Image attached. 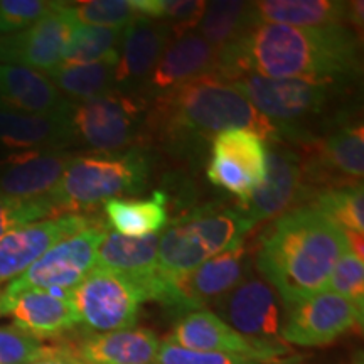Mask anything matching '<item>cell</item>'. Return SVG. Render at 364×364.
<instances>
[{
  "mask_svg": "<svg viewBox=\"0 0 364 364\" xmlns=\"http://www.w3.org/2000/svg\"><path fill=\"white\" fill-rule=\"evenodd\" d=\"M358 31L344 24L292 27L257 22L235 43L218 49V76L252 73L265 78L334 85L361 71Z\"/></svg>",
  "mask_w": 364,
  "mask_h": 364,
  "instance_id": "6da1fadb",
  "label": "cell"
},
{
  "mask_svg": "<svg viewBox=\"0 0 364 364\" xmlns=\"http://www.w3.org/2000/svg\"><path fill=\"white\" fill-rule=\"evenodd\" d=\"M349 250L346 231L311 204L282 215L262 236L257 267L285 306L327 290L336 263Z\"/></svg>",
  "mask_w": 364,
  "mask_h": 364,
  "instance_id": "7a4b0ae2",
  "label": "cell"
},
{
  "mask_svg": "<svg viewBox=\"0 0 364 364\" xmlns=\"http://www.w3.org/2000/svg\"><path fill=\"white\" fill-rule=\"evenodd\" d=\"M154 122L164 134L181 139L243 129L279 142L282 130L263 117L233 85L216 76L191 81L156 97Z\"/></svg>",
  "mask_w": 364,
  "mask_h": 364,
  "instance_id": "3957f363",
  "label": "cell"
},
{
  "mask_svg": "<svg viewBox=\"0 0 364 364\" xmlns=\"http://www.w3.org/2000/svg\"><path fill=\"white\" fill-rule=\"evenodd\" d=\"M150 159L140 147L120 154L73 159L68 169L48 198L61 213L81 211L135 194L147 184Z\"/></svg>",
  "mask_w": 364,
  "mask_h": 364,
  "instance_id": "277c9868",
  "label": "cell"
},
{
  "mask_svg": "<svg viewBox=\"0 0 364 364\" xmlns=\"http://www.w3.org/2000/svg\"><path fill=\"white\" fill-rule=\"evenodd\" d=\"M253 226L236 209L204 206L181 218L161 235L159 270L179 279L216 255L243 243Z\"/></svg>",
  "mask_w": 364,
  "mask_h": 364,
  "instance_id": "5b68a950",
  "label": "cell"
},
{
  "mask_svg": "<svg viewBox=\"0 0 364 364\" xmlns=\"http://www.w3.org/2000/svg\"><path fill=\"white\" fill-rule=\"evenodd\" d=\"M71 302L78 324L93 332H115L135 327L145 297L125 275L95 267L71 290Z\"/></svg>",
  "mask_w": 364,
  "mask_h": 364,
  "instance_id": "8992f818",
  "label": "cell"
},
{
  "mask_svg": "<svg viewBox=\"0 0 364 364\" xmlns=\"http://www.w3.org/2000/svg\"><path fill=\"white\" fill-rule=\"evenodd\" d=\"M285 134L290 125L324 112L331 98V83L307 80L265 78L243 73L225 80Z\"/></svg>",
  "mask_w": 364,
  "mask_h": 364,
  "instance_id": "52a82bcc",
  "label": "cell"
},
{
  "mask_svg": "<svg viewBox=\"0 0 364 364\" xmlns=\"http://www.w3.org/2000/svg\"><path fill=\"white\" fill-rule=\"evenodd\" d=\"M107 231V226L97 221L58 241L21 277L12 280L4 294L14 295L29 289L71 292L97 267L98 247Z\"/></svg>",
  "mask_w": 364,
  "mask_h": 364,
  "instance_id": "ba28073f",
  "label": "cell"
},
{
  "mask_svg": "<svg viewBox=\"0 0 364 364\" xmlns=\"http://www.w3.org/2000/svg\"><path fill=\"white\" fill-rule=\"evenodd\" d=\"M364 307L353 300L324 290L292 306H287L280 336L295 346H327L354 327L363 326Z\"/></svg>",
  "mask_w": 364,
  "mask_h": 364,
  "instance_id": "9c48e42d",
  "label": "cell"
},
{
  "mask_svg": "<svg viewBox=\"0 0 364 364\" xmlns=\"http://www.w3.org/2000/svg\"><path fill=\"white\" fill-rule=\"evenodd\" d=\"M268 150L265 140L243 129H231L215 135L208 179L213 186L247 199L267 177Z\"/></svg>",
  "mask_w": 364,
  "mask_h": 364,
  "instance_id": "30bf717a",
  "label": "cell"
},
{
  "mask_svg": "<svg viewBox=\"0 0 364 364\" xmlns=\"http://www.w3.org/2000/svg\"><path fill=\"white\" fill-rule=\"evenodd\" d=\"M250 257L243 243L216 255L211 260L194 268L179 279H171L169 292L164 307L177 314L203 311L209 304H216L247 279Z\"/></svg>",
  "mask_w": 364,
  "mask_h": 364,
  "instance_id": "8fae6325",
  "label": "cell"
},
{
  "mask_svg": "<svg viewBox=\"0 0 364 364\" xmlns=\"http://www.w3.org/2000/svg\"><path fill=\"white\" fill-rule=\"evenodd\" d=\"M140 107L134 100L110 91L103 97L75 103L71 112L76 140L102 152H120L140 132Z\"/></svg>",
  "mask_w": 364,
  "mask_h": 364,
  "instance_id": "7c38bea8",
  "label": "cell"
},
{
  "mask_svg": "<svg viewBox=\"0 0 364 364\" xmlns=\"http://www.w3.org/2000/svg\"><path fill=\"white\" fill-rule=\"evenodd\" d=\"M75 24L70 4L56 2L51 11L33 26L0 38V63L31 68L48 75L63 63V54Z\"/></svg>",
  "mask_w": 364,
  "mask_h": 364,
  "instance_id": "4fadbf2b",
  "label": "cell"
},
{
  "mask_svg": "<svg viewBox=\"0 0 364 364\" xmlns=\"http://www.w3.org/2000/svg\"><path fill=\"white\" fill-rule=\"evenodd\" d=\"M169 341L193 351L240 354L258 359L263 364H279L280 356L289 354V349L282 343L247 338L206 309L182 316Z\"/></svg>",
  "mask_w": 364,
  "mask_h": 364,
  "instance_id": "5bb4252c",
  "label": "cell"
},
{
  "mask_svg": "<svg viewBox=\"0 0 364 364\" xmlns=\"http://www.w3.org/2000/svg\"><path fill=\"white\" fill-rule=\"evenodd\" d=\"M97 223L90 216L65 213L31 223L0 238V284L16 280L58 241Z\"/></svg>",
  "mask_w": 364,
  "mask_h": 364,
  "instance_id": "9a60e30c",
  "label": "cell"
},
{
  "mask_svg": "<svg viewBox=\"0 0 364 364\" xmlns=\"http://www.w3.org/2000/svg\"><path fill=\"white\" fill-rule=\"evenodd\" d=\"M216 316L236 332L252 339L280 343V309L270 284L247 277L215 304Z\"/></svg>",
  "mask_w": 364,
  "mask_h": 364,
  "instance_id": "2e32d148",
  "label": "cell"
},
{
  "mask_svg": "<svg viewBox=\"0 0 364 364\" xmlns=\"http://www.w3.org/2000/svg\"><path fill=\"white\" fill-rule=\"evenodd\" d=\"M0 316H11L14 326L39 341L58 338L78 324L71 292L65 290L29 289L4 294Z\"/></svg>",
  "mask_w": 364,
  "mask_h": 364,
  "instance_id": "e0dca14e",
  "label": "cell"
},
{
  "mask_svg": "<svg viewBox=\"0 0 364 364\" xmlns=\"http://www.w3.org/2000/svg\"><path fill=\"white\" fill-rule=\"evenodd\" d=\"M302 198V166L299 157L287 149H272L268 152L265 181L238 203L250 225L273 220L284 215L297 199Z\"/></svg>",
  "mask_w": 364,
  "mask_h": 364,
  "instance_id": "ac0fdd59",
  "label": "cell"
},
{
  "mask_svg": "<svg viewBox=\"0 0 364 364\" xmlns=\"http://www.w3.org/2000/svg\"><path fill=\"white\" fill-rule=\"evenodd\" d=\"M75 157L66 150L14 154L0 162V196L21 201L46 198Z\"/></svg>",
  "mask_w": 364,
  "mask_h": 364,
  "instance_id": "d6986e66",
  "label": "cell"
},
{
  "mask_svg": "<svg viewBox=\"0 0 364 364\" xmlns=\"http://www.w3.org/2000/svg\"><path fill=\"white\" fill-rule=\"evenodd\" d=\"M159 235L129 238L107 231L98 247L97 267L122 273L142 290L145 302L156 300L162 275L159 272Z\"/></svg>",
  "mask_w": 364,
  "mask_h": 364,
  "instance_id": "ffe728a7",
  "label": "cell"
},
{
  "mask_svg": "<svg viewBox=\"0 0 364 364\" xmlns=\"http://www.w3.org/2000/svg\"><path fill=\"white\" fill-rule=\"evenodd\" d=\"M172 34L166 22L136 14L122 34L115 83L134 86L149 81L159 59L171 44Z\"/></svg>",
  "mask_w": 364,
  "mask_h": 364,
  "instance_id": "44dd1931",
  "label": "cell"
},
{
  "mask_svg": "<svg viewBox=\"0 0 364 364\" xmlns=\"http://www.w3.org/2000/svg\"><path fill=\"white\" fill-rule=\"evenodd\" d=\"M208 76H218V49L191 31L167 46L150 75L149 86L161 95Z\"/></svg>",
  "mask_w": 364,
  "mask_h": 364,
  "instance_id": "7402d4cb",
  "label": "cell"
},
{
  "mask_svg": "<svg viewBox=\"0 0 364 364\" xmlns=\"http://www.w3.org/2000/svg\"><path fill=\"white\" fill-rule=\"evenodd\" d=\"M73 105L44 73L0 63V110L53 115L71 112Z\"/></svg>",
  "mask_w": 364,
  "mask_h": 364,
  "instance_id": "603a6c76",
  "label": "cell"
},
{
  "mask_svg": "<svg viewBox=\"0 0 364 364\" xmlns=\"http://www.w3.org/2000/svg\"><path fill=\"white\" fill-rule=\"evenodd\" d=\"M258 22L292 27L344 24L358 31L363 26V2L339 0H262L253 2Z\"/></svg>",
  "mask_w": 364,
  "mask_h": 364,
  "instance_id": "cb8c5ba5",
  "label": "cell"
},
{
  "mask_svg": "<svg viewBox=\"0 0 364 364\" xmlns=\"http://www.w3.org/2000/svg\"><path fill=\"white\" fill-rule=\"evenodd\" d=\"M71 112L33 115L0 110V145L9 149L63 150L76 140Z\"/></svg>",
  "mask_w": 364,
  "mask_h": 364,
  "instance_id": "d4e9b609",
  "label": "cell"
},
{
  "mask_svg": "<svg viewBox=\"0 0 364 364\" xmlns=\"http://www.w3.org/2000/svg\"><path fill=\"white\" fill-rule=\"evenodd\" d=\"M159 339L149 329L91 332L76 349V356L88 364H152L159 353Z\"/></svg>",
  "mask_w": 364,
  "mask_h": 364,
  "instance_id": "484cf974",
  "label": "cell"
},
{
  "mask_svg": "<svg viewBox=\"0 0 364 364\" xmlns=\"http://www.w3.org/2000/svg\"><path fill=\"white\" fill-rule=\"evenodd\" d=\"M309 172L317 181H359L364 174L363 127H341L318 145Z\"/></svg>",
  "mask_w": 364,
  "mask_h": 364,
  "instance_id": "4316f807",
  "label": "cell"
},
{
  "mask_svg": "<svg viewBox=\"0 0 364 364\" xmlns=\"http://www.w3.org/2000/svg\"><path fill=\"white\" fill-rule=\"evenodd\" d=\"M105 211L115 233L129 238L157 235L169 221L167 196L162 191L147 199H110L105 203Z\"/></svg>",
  "mask_w": 364,
  "mask_h": 364,
  "instance_id": "83f0119b",
  "label": "cell"
},
{
  "mask_svg": "<svg viewBox=\"0 0 364 364\" xmlns=\"http://www.w3.org/2000/svg\"><path fill=\"white\" fill-rule=\"evenodd\" d=\"M115 61H97L88 65H59L49 71L48 78L68 100L75 103L103 97L115 85Z\"/></svg>",
  "mask_w": 364,
  "mask_h": 364,
  "instance_id": "f1b7e54d",
  "label": "cell"
},
{
  "mask_svg": "<svg viewBox=\"0 0 364 364\" xmlns=\"http://www.w3.org/2000/svg\"><path fill=\"white\" fill-rule=\"evenodd\" d=\"M257 22L253 2L216 0V2L206 4L198 24V34L216 49H221L248 33L250 27H253Z\"/></svg>",
  "mask_w": 364,
  "mask_h": 364,
  "instance_id": "f546056e",
  "label": "cell"
},
{
  "mask_svg": "<svg viewBox=\"0 0 364 364\" xmlns=\"http://www.w3.org/2000/svg\"><path fill=\"white\" fill-rule=\"evenodd\" d=\"M124 29L76 22L68 39L61 65H88L97 61L118 63Z\"/></svg>",
  "mask_w": 364,
  "mask_h": 364,
  "instance_id": "4dcf8cb0",
  "label": "cell"
},
{
  "mask_svg": "<svg viewBox=\"0 0 364 364\" xmlns=\"http://www.w3.org/2000/svg\"><path fill=\"white\" fill-rule=\"evenodd\" d=\"M311 206L349 233H364V193L363 184L326 189L312 198Z\"/></svg>",
  "mask_w": 364,
  "mask_h": 364,
  "instance_id": "1f68e13d",
  "label": "cell"
},
{
  "mask_svg": "<svg viewBox=\"0 0 364 364\" xmlns=\"http://www.w3.org/2000/svg\"><path fill=\"white\" fill-rule=\"evenodd\" d=\"M130 4L139 16L166 22L177 38L198 27L208 2H203V0H130Z\"/></svg>",
  "mask_w": 364,
  "mask_h": 364,
  "instance_id": "d6a6232c",
  "label": "cell"
},
{
  "mask_svg": "<svg viewBox=\"0 0 364 364\" xmlns=\"http://www.w3.org/2000/svg\"><path fill=\"white\" fill-rule=\"evenodd\" d=\"M76 22L88 26L124 29L136 16L130 0H88L70 4Z\"/></svg>",
  "mask_w": 364,
  "mask_h": 364,
  "instance_id": "836d02e7",
  "label": "cell"
},
{
  "mask_svg": "<svg viewBox=\"0 0 364 364\" xmlns=\"http://www.w3.org/2000/svg\"><path fill=\"white\" fill-rule=\"evenodd\" d=\"M59 215H61V211L48 196L39 199H29V201L0 196V238H4L7 233L21 226Z\"/></svg>",
  "mask_w": 364,
  "mask_h": 364,
  "instance_id": "e575fe53",
  "label": "cell"
},
{
  "mask_svg": "<svg viewBox=\"0 0 364 364\" xmlns=\"http://www.w3.org/2000/svg\"><path fill=\"white\" fill-rule=\"evenodd\" d=\"M327 290L353 300L354 304L364 307V263L351 250H348L336 263L331 273Z\"/></svg>",
  "mask_w": 364,
  "mask_h": 364,
  "instance_id": "d590c367",
  "label": "cell"
},
{
  "mask_svg": "<svg viewBox=\"0 0 364 364\" xmlns=\"http://www.w3.org/2000/svg\"><path fill=\"white\" fill-rule=\"evenodd\" d=\"M54 4L46 0H0V38L33 26L51 11Z\"/></svg>",
  "mask_w": 364,
  "mask_h": 364,
  "instance_id": "8d00e7d4",
  "label": "cell"
},
{
  "mask_svg": "<svg viewBox=\"0 0 364 364\" xmlns=\"http://www.w3.org/2000/svg\"><path fill=\"white\" fill-rule=\"evenodd\" d=\"M156 364H263L258 359L240 356V354L193 351L181 348L171 341H164L159 346Z\"/></svg>",
  "mask_w": 364,
  "mask_h": 364,
  "instance_id": "74e56055",
  "label": "cell"
},
{
  "mask_svg": "<svg viewBox=\"0 0 364 364\" xmlns=\"http://www.w3.org/2000/svg\"><path fill=\"white\" fill-rule=\"evenodd\" d=\"M46 346L16 326L0 327V364H27L44 353Z\"/></svg>",
  "mask_w": 364,
  "mask_h": 364,
  "instance_id": "f35d334b",
  "label": "cell"
},
{
  "mask_svg": "<svg viewBox=\"0 0 364 364\" xmlns=\"http://www.w3.org/2000/svg\"><path fill=\"white\" fill-rule=\"evenodd\" d=\"M27 364H88L68 348H46L44 353Z\"/></svg>",
  "mask_w": 364,
  "mask_h": 364,
  "instance_id": "ab89813d",
  "label": "cell"
},
{
  "mask_svg": "<svg viewBox=\"0 0 364 364\" xmlns=\"http://www.w3.org/2000/svg\"><path fill=\"white\" fill-rule=\"evenodd\" d=\"M2 295H4V290L0 289V304H2Z\"/></svg>",
  "mask_w": 364,
  "mask_h": 364,
  "instance_id": "60d3db41",
  "label": "cell"
}]
</instances>
